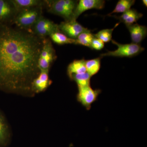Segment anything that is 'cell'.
Returning <instances> with one entry per match:
<instances>
[{
    "instance_id": "3957f363",
    "label": "cell",
    "mask_w": 147,
    "mask_h": 147,
    "mask_svg": "<svg viewBox=\"0 0 147 147\" xmlns=\"http://www.w3.org/2000/svg\"><path fill=\"white\" fill-rule=\"evenodd\" d=\"M78 1L56 0L46 1L48 12L62 17L65 21L73 20L74 12Z\"/></svg>"
},
{
    "instance_id": "5b68a950",
    "label": "cell",
    "mask_w": 147,
    "mask_h": 147,
    "mask_svg": "<svg viewBox=\"0 0 147 147\" xmlns=\"http://www.w3.org/2000/svg\"><path fill=\"white\" fill-rule=\"evenodd\" d=\"M57 57L51 40L46 38H44L42 50L38 59V65L40 70L49 71L51 65Z\"/></svg>"
},
{
    "instance_id": "ba28073f",
    "label": "cell",
    "mask_w": 147,
    "mask_h": 147,
    "mask_svg": "<svg viewBox=\"0 0 147 147\" xmlns=\"http://www.w3.org/2000/svg\"><path fill=\"white\" fill-rule=\"evenodd\" d=\"M18 12L11 1L0 0V25L11 26Z\"/></svg>"
},
{
    "instance_id": "ffe728a7",
    "label": "cell",
    "mask_w": 147,
    "mask_h": 147,
    "mask_svg": "<svg viewBox=\"0 0 147 147\" xmlns=\"http://www.w3.org/2000/svg\"><path fill=\"white\" fill-rule=\"evenodd\" d=\"M87 72L92 76L96 74L99 71L100 67V58H97L86 61Z\"/></svg>"
},
{
    "instance_id": "277c9868",
    "label": "cell",
    "mask_w": 147,
    "mask_h": 147,
    "mask_svg": "<svg viewBox=\"0 0 147 147\" xmlns=\"http://www.w3.org/2000/svg\"><path fill=\"white\" fill-rule=\"evenodd\" d=\"M113 44L118 47L117 50L113 51H108L107 53L100 55V57H132L137 56L142 51L144 48L142 47L139 44L134 43L129 44H122L112 40Z\"/></svg>"
},
{
    "instance_id": "9c48e42d",
    "label": "cell",
    "mask_w": 147,
    "mask_h": 147,
    "mask_svg": "<svg viewBox=\"0 0 147 147\" xmlns=\"http://www.w3.org/2000/svg\"><path fill=\"white\" fill-rule=\"evenodd\" d=\"M60 31L69 38L76 39L82 33L91 32L87 28L79 24L75 20L65 21L59 25Z\"/></svg>"
},
{
    "instance_id": "603a6c76",
    "label": "cell",
    "mask_w": 147,
    "mask_h": 147,
    "mask_svg": "<svg viewBox=\"0 0 147 147\" xmlns=\"http://www.w3.org/2000/svg\"><path fill=\"white\" fill-rule=\"evenodd\" d=\"M104 47V42L102 40L95 37L92 41L91 48L96 50H102Z\"/></svg>"
},
{
    "instance_id": "2e32d148",
    "label": "cell",
    "mask_w": 147,
    "mask_h": 147,
    "mask_svg": "<svg viewBox=\"0 0 147 147\" xmlns=\"http://www.w3.org/2000/svg\"><path fill=\"white\" fill-rule=\"evenodd\" d=\"M17 10L46 5V1L39 0H11Z\"/></svg>"
},
{
    "instance_id": "30bf717a",
    "label": "cell",
    "mask_w": 147,
    "mask_h": 147,
    "mask_svg": "<svg viewBox=\"0 0 147 147\" xmlns=\"http://www.w3.org/2000/svg\"><path fill=\"white\" fill-rule=\"evenodd\" d=\"M103 0H80L78 2L74 12L73 20H76L83 12L91 9H101L105 7Z\"/></svg>"
},
{
    "instance_id": "6da1fadb",
    "label": "cell",
    "mask_w": 147,
    "mask_h": 147,
    "mask_svg": "<svg viewBox=\"0 0 147 147\" xmlns=\"http://www.w3.org/2000/svg\"><path fill=\"white\" fill-rule=\"evenodd\" d=\"M43 39L30 31L0 25V90L34 95L32 83L40 72Z\"/></svg>"
},
{
    "instance_id": "4fadbf2b",
    "label": "cell",
    "mask_w": 147,
    "mask_h": 147,
    "mask_svg": "<svg viewBox=\"0 0 147 147\" xmlns=\"http://www.w3.org/2000/svg\"><path fill=\"white\" fill-rule=\"evenodd\" d=\"M126 26L130 33L132 43L139 44L146 36L147 29L145 26L134 24Z\"/></svg>"
},
{
    "instance_id": "e0dca14e",
    "label": "cell",
    "mask_w": 147,
    "mask_h": 147,
    "mask_svg": "<svg viewBox=\"0 0 147 147\" xmlns=\"http://www.w3.org/2000/svg\"><path fill=\"white\" fill-rule=\"evenodd\" d=\"M49 36L53 42L58 45L75 44V39L69 38L60 31L53 33Z\"/></svg>"
},
{
    "instance_id": "d6986e66",
    "label": "cell",
    "mask_w": 147,
    "mask_h": 147,
    "mask_svg": "<svg viewBox=\"0 0 147 147\" xmlns=\"http://www.w3.org/2000/svg\"><path fill=\"white\" fill-rule=\"evenodd\" d=\"M135 2L134 0H120L118 2L113 11L108 15H110L113 13H123L130 9Z\"/></svg>"
},
{
    "instance_id": "ac0fdd59",
    "label": "cell",
    "mask_w": 147,
    "mask_h": 147,
    "mask_svg": "<svg viewBox=\"0 0 147 147\" xmlns=\"http://www.w3.org/2000/svg\"><path fill=\"white\" fill-rule=\"evenodd\" d=\"M92 76L88 72L75 74L69 78L70 80L74 81L78 87L90 86V79Z\"/></svg>"
},
{
    "instance_id": "7c38bea8",
    "label": "cell",
    "mask_w": 147,
    "mask_h": 147,
    "mask_svg": "<svg viewBox=\"0 0 147 147\" xmlns=\"http://www.w3.org/2000/svg\"><path fill=\"white\" fill-rule=\"evenodd\" d=\"M11 132L7 121L0 110V147H6L10 144Z\"/></svg>"
},
{
    "instance_id": "cb8c5ba5",
    "label": "cell",
    "mask_w": 147,
    "mask_h": 147,
    "mask_svg": "<svg viewBox=\"0 0 147 147\" xmlns=\"http://www.w3.org/2000/svg\"><path fill=\"white\" fill-rule=\"evenodd\" d=\"M142 2H143V4H144L145 6H147V1L146 0H143V1H142Z\"/></svg>"
},
{
    "instance_id": "9a60e30c",
    "label": "cell",
    "mask_w": 147,
    "mask_h": 147,
    "mask_svg": "<svg viewBox=\"0 0 147 147\" xmlns=\"http://www.w3.org/2000/svg\"><path fill=\"white\" fill-rule=\"evenodd\" d=\"M85 63L86 60L83 59L74 60L69 64L67 68V75L69 78L72 75L86 72Z\"/></svg>"
},
{
    "instance_id": "7402d4cb",
    "label": "cell",
    "mask_w": 147,
    "mask_h": 147,
    "mask_svg": "<svg viewBox=\"0 0 147 147\" xmlns=\"http://www.w3.org/2000/svg\"><path fill=\"white\" fill-rule=\"evenodd\" d=\"M119 23L116 24L115 26L112 29H106L101 30L94 34L96 38L104 42H108L112 40V34L114 29L118 26Z\"/></svg>"
},
{
    "instance_id": "44dd1931",
    "label": "cell",
    "mask_w": 147,
    "mask_h": 147,
    "mask_svg": "<svg viewBox=\"0 0 147 147\" xmlns=\"http://www.w3.org/2000/svg\"><path fill=\"white\" fill-rule=\"evenodd\" d=\"M95 38L94 34L91 32L82 33L75 39V45H84L91 48L93 39Z\"/></svg>"
},
{
    "instance_id": "7a4b0ae2",
    "label": "cell",
    "mask_w": 147,
    "mask_h": 147,
    "mask_svg": "<svg viewBox=\"0 0 147 147\" xmlns=\"http://www.w3.org/2000/svg\"><path fill=\"white\" fill-rule=\"evenodd\" d=\"M43 7L39 6L18 11L13 24L18 28L32 32L34 25L42 16Z\"/></svg>"
},
{
    "instance_id": "8992f818",
    "label": "cell",
    "mask_w": 147,
    "mask_h": 147,
    "mask_svg": "<svg viewBox=\"0 0 147 147\" xmlns=\"http://www.w3.org/2000/svg\"><path fill=\"white\" fill-rule=\"evenodd\" d=\"M59 31V25L42 15L38 18L32 29L34 34L42 39L50 36L53 33Z\"/></svg>"
},
{
    "instance_id": "52a82bcc",
    "label": "cell",
    "mask_w": 147,
    "mask_h": 147,
    "mask_svg": "<svg viewBox=\"0 0 147 147\" xmlns=\"http://www.w3.org/2000/svg\"><path fill=\"white\" fill-rule=\"evenodd\" d=\"M100 92V90L93 89L90 86L78 87L77 99L87 110H89L92 104L97 100Z\"/></svg>"
},
{
    "instance_id": "5bb4252c",
    "label": "cell",
    "mask_w": 147,
    "mask_h": 147,
    "mask_svg": "<svg viewBox=\"0 0 147 147\" xmlns=\"http://www.w3.org/2000/svg\"><path fill=\"white\" fill-rule=\"evenodd\" d=\"M143 16L142 13L138 12L136 9H130L116 18L127 26L135 24Z\"/></svg>"
},
{
    "instance_id": "8fae6325",
    "label": "cell",
    "mask_w": 147,
    "mask_h": 147,
    "mask_svg": "<svg viewBox=\"0 0 147 147\" xmlns=\"http://www.w3.org/2000/svg\"><path fill=\"white\" fill-rule=\"evenodd\" d=\"M52 82L49 79V71H40L32 83V90L34 94L39 93L47 90Z\"/></svg>"
}]
</instances>
